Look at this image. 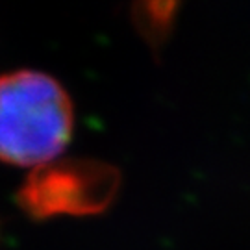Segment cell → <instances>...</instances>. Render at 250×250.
Here are the masks:
<instances>
[{"instance_id":"obj_1","label":"cell","mask_w":250,"mask_h":250,"mask_svg":"<svg viewBox=\"0 0 250 250\" xmlns=\"http://www.w3.org/2000/svg\"><path fill=\"white\" fill-rule=\"evenodd\" d=\"M72 104L63 85L39 71L0 76V161L43 167L72 134Z\"/></svg>"},{"instance_id":"obj_2","label":"cell","mask_w":250,"mask_h":250,"mask_svg":"<svg viewBox=\"0 0 250 250\" xmlns=\"http://www.w3.org/2000/svg\"><path fill=\"white\" fill-rule=\"evenodd\" d=\"M115 172L85 161H60L37 167L28 178L22 202L30 213H89L109 202Z\"/></svg>"}]
</instances>
